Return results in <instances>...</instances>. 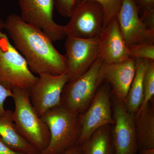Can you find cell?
Wrapping results in <instances>:
<instances>
[{"instance_id":"1","label":"cell","mask_w":154,"mask_h":154,"mask_svg":"<svg viewBox=\"0 0 154 154\" xmlns=\"http://www.w3.org/2000/svg\"><path fill=\"white\" fill-rule=\"evenodd\" d=\"M5 29L15 47L25 58L33 73H66V60L56 49L52 40L42 30L24 22L19 15L11 14Z\"/></svg>"},{"instance_id":"2","label":"cell","mask_w":154,"mask_h":154,"mask_svg":"<svg viewBox=\"0 0 154 154\" xmlns=\"http://www.w3.org/2000/svg\"><path fill=\"white\" fill-rule=\"evenodd\" d=\"M12 91L15 107L11 115L15 126L22 137L40 152L49 144L50 136L47 125L32 106L29 90Z\"/></svg>"},{"instance_id":"3","label":"cell","mask_w":154,"mask_h":154,"mask_svg":"<svg viewBox=\"0 0 154 154\" xmlns=\"http://www.w3.org/2000/svg\"><path fill=\"white\" fill-rule=\"evenodd\" d=\"M79 116L61 105L50 110L41 116L49 131V144L40 154H63L79 144L81 126Z\"/></svg>"},{"instance_id":"4","label":"cell","mask_w":154,"mask_h":154,"mask_svg":"<svg viewBox=\"0 0 154 154\" xmlns=\"http://www.w3.org/2000/svg\"><path fill=\"white\" fill-rule=\"evenodd\" d=\"M103 63L102 59L98 57L86 72L66 84L62 93L61 106L78 115L87 109L103 82Z\"/></svg>"},{"instance_id":"5","label":"cell","mask_w":154,"mask_h":154,"mask_svg":"<svg viewBox=\"0 0 154 154\" xmlns=\"http://www.w3.org/2000/svg\"><path fill=\"white\" fill-rule=\"evenodd\" d=\"M38 77L30 71L23 56L0 31V83L8 90L29 89Z\"/></svg>"},{"instance_id":"6","label":"cell","mask_w":154,"mask_h":154,"mask_svg":"<svg viewBox=\"0 0 154 154\" xmlns=\"http://www.w3.org/2000/svg\"><path fill=\"white\" fill-rule=\"evenodd\" d=\"M18 3L22 20L42 30L53 42L66 37L64 26L54 20V0H18Z\"/></svg>"},{"instance_id":"7","label":"cell","mask_w":154,"mask_h":154,"mask_svg":"<svg viewBox=\"0 0 154 154\" xmlns=\"http://www.w3.org/2000/svg\"><path fill=\"white\" fill-rule=\"evenodd\" d=\"M64 26L67 36L89 38L99 36L103 29V11L97 2L81 0Z\"/></svg>"},{"instance_id":"8","label":"cell","mask_w":154,"mask_h":154,"mask_svg":"<svg viewBox=\"0 0 154 154\" xmlns=\"http://www.w3.org/2000/svg\"><path fill=\"white\" fill-rule=\"evenodd\" d=\"M66 37L64 56L69 82L86 72L99 57V36L89 38Z\"/></svg>"},{"instance_id":"9","label":"cell","mask_w":154,"mask_h":154,"mask_svg":"<svg viewBox=\"0 0 154 154\" xmlns=\"http://www.w3.org/2000/svg\"><path fill=\"white\" fill-rule=\"evenodd\" d=\"M110 99L109 85L100 86L88 108L79 116L81 126L79 144L100 128L114 125Z\"/></svg>"},{"instance_id":"10","label":"cell","mask_w":154,"mask_h":154,"mask_svg":"<svg viewBox=\"0 0 154 154\" xmlns=\"http://www.w3.org/2000/svg\"><path fill=\"white\" fill-rule=\"evenodd\" d=\"M113 129L111 139L114 154H137L134 116L127 110L124 102L115 97L113 100Z\"/></svg>"},{"instance_id":"11","label":"cell","mask_w":154,"mask_h":154,"mask_svg":"<svg viewBox=\"0 0 154 154\" xmlns=\"http://www.w3.org/2000/svg\"><path fill=\"white\" fill-rule=\"evenodd\" d=\"M38 80L29 89L30 102L41 117L48 110L60 105L64 87L68 82L66 73L38 75Z\"/></svg>"},{"instance_id":"12","label":"cell","mask_w":154,"mask_h":154,"mask_svg":"<svg viewBox=\"0 0 154 154\" xmlns=\"http://www.w3.org/2000/svg\"><path fill=\"white\" fill-rule=\"evenodd\" d=\"M117 18L128 47L137 44H154V31L147 28L141 20L134 0H122Z\"/></svg>"},{"instance_id":"13","label":"cell","mask_w":154,"mask_h":154,"mask_svg":"<svg viewBox=\"0 0 154 154\" xmlns=\"http://www.w3.org/2000/svg\"><path fill=\"white\" fill-rule=\"evenodd\" d=\"M99 41V57L105 63L121 62L130 58L129 49L122 34L117 16L103 28Z\"/></svg>"},{"instance_id":"14","label":"cell","mask_w":154,"mask_h":154,"mask_svg":"<svg viewBox=\"0 0 154 154\" xmlns=\"http://www.w3.org/2000/svg\"><path fill=\"white\" fill-rule=\"evenodd\" d=\"M135 59L113 63L104 62L102 67L103 81L110 85L115 97L125 102L136 72Z\"/></svg>"},{"instance_id":"15","label":"cell","mask_w":154,"mask_h":154,"mask_svg":"<svg viewBox=\"0 0 154 154\" xmlns=\"http://www.w3.org/2000/svg\"><path fill=\"white\" fill-rule=\"evenodd\" d=\"M12 111L6 110L0 116V137L13 149L25 154H40L18 132L12 117Z\"/></svg>"},{"instance_id":"16","label":"cell","mask_w":154,"mask_h":154,"mask_svg":"<svg viewBox=\"0 0 154 154\" xmlns=\"http://www.w3.org/2000/svg\"><path fill=\"white\" fill-rule=\"evenodd\" d=\"M138 149H154V110L149 103L134 116Z\"/></svg>"},{"instance_id":"17","label":"cell","mask_w":154,"mask_h":154,"mask_svg":"<svg viewBox=\"0 0 154 154\" xmlns=\"http://www.w3.org/2000/svg\"><path fill=\"white\" fill-rule=\"evenodd\" d=\"M136 72L125 101L127 110L132 115L137 113L143 100V80L147 60L135 59Z\"/></svg>"},{"instance_id":"18","label":"cell","mask_w":154,"mask_h":154,"mask_svg":"<svg viewBox=\"0 0 154 154\" xmlns=\"http://www.w3.org/2000/svg\"><path fill=\"white\" fill-rule=\"evenodd\" d=\"M110 125L96 130L81 144L84 154H114L111 139Z\"/></svg>"},{"instance_id":"19","label":"cell","mask_w":154,"mask_h":154,"mask_svg":"<svg viewBox=\"0 0 154 154\" xmlns=\"http://www.w3.org/2000/svg\"><path fill=\"white\" fill-rule=\"evenodd\" d=\"M143 100L140 110L149 103L154 96V60L147 61L143 80Z\"/></svg>"},{"instance_id":"20","label":"cell","mask_w":154,"mask_h":154,"mask_svg":"<svg viewBox=\"0 0 154 154\" xmlns=\"http://www.w3.org/2000/svg\"><path fill=\"white\" fill-rule=\"evenodd\" d=\"M97 2L103 11V28H105L111 19L117 16L121 8L122 0H91Z\"/></svg>"},{"instance_id":"21","label":"cell","mask_w":154,"mask_h":154,"mask_svg":"<svg viewBox=\"0 0 154 154\" xmlns=\"http://www.w3.org/2000/svg\"><path fill=\"white\" fill-rule=\"evenodd\" d=\"M128 48L130 57L154 60V44L134 45Z\"/></svg>"},{"instance_id":"22","label":"cell","mask_w":154,"mask_h":154,"mask_svg":"<svg viewBox=\"0 0 154 154\" xmlns=\"http://www.w3.org/2000/svg\"><path fill=\"white\" fill-rule=\"evenodd\" d=\"M81 0H54V5L61 16L70 17Z\"/></svg>"},{"instance_id":"23","label":"cell","mask_w":154,"mask_h":154,"mask_svg":"<svg viewBox=\"0 0 154 154\" xmlns=\"http://www.w3.org/2000/svg\"><path fill=\"white\" fill-rule=\"evenodd\" d=\"M12 96V91L7 89L0 83V116L3 115L6 113L4 105L6 99Z\"/></svg>"},{"instance_id":"24","label":"cell","mask_w":154,"mask_h":154,"mask_svg":"<svg viewBox=\"0 0 154 154\" xmlns=\"http://www.w3.org/2000/svg\"><path fill=\"white\" fill-rule=\"evenodd\" d=\"M138 11L139 14L154 10V0H134Z\"/></svg>"},{"instance_id":"25","label":"cell","mask_w":154,"mask_h":154,"mask_svg":"<svg viewBox=\"0 0 154 154\" xmlns=\"http://www.w3.org/2000/svg\"><path fill=\"white\" fill-rule=\"evenodd\" d=\"M140 18L147 28L154 31V10L143 12Z\"/></svg>"},{"instance_id":"26","label":"cell","mask_w":154,"mask_h":154,"mask_svg":"<svg viewBox=\"0 0 154 154\" xmlns=\"http://www.w3.org/2000/svg\"><path fill=\"white\" fill-rule=\"evenodd\" d=\"M0 154H25L10 147L0 137Z\"/></svg>"},{"instance_id":"27","label":"cell","mask_w":154,"mask_h":154,"mask_svg":"<svg viewBox=\"0 0 154 154\" xmlns=\"http://www.w3.org/2000/svg\"><path fill=\"white\" fill-rule=\"evenodd\" d=\"M63 154H84L81 144H78L67 151Z\"/></svg>"},{"instance_id":"28","label":"cell","mask_w":154,"mask_h":154,"mask_svg":"<svg viewBox=\"0 0 154 154\" xmlns=\"http://www.w3.org/2000/svg\"><path fill=\"white\" fill-rule=\"evenodd\" d=\"M138 154H154V149L139 150Z\"/></svg>"},{"instance_id":"29","label":"cell","mask_w":154,"mask_h":154,"mask_svg":"<svg viewBox=\"0 0 154 154\" xmlns=\"http://www.w3.org/2000/svg\"><path fill=\"white\" fill-rule=\"evenodd\" d=\"M5 22L0 17V31H2L3 30L5 29Z\"/></svg>"}]
</instances>
